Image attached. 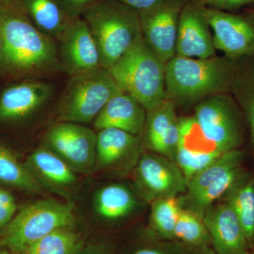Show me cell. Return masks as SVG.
<instances>
[{"instance_id":"cell-1","label":"cell","mask_w":254,"mask_h":254,"mask_svg":"<svg viewBox=\"0 0 254 254\" xmlns=\"http://www.w3.org/2000/svg\"><path fill=\"white\" fill-rule=\"evenodd\" d=\"M0 76L43 79L63 73L56 41L33 25L19 1L0 4Z\"/></svg>"},{"instance_id":"cell-2","label":"cell","mask_w":254,"mask_h":254,"mask_svg":"<svg viewBox=\"0 0 254 254\" xmlns=\"http://www.w3.org/2000/svg\"><path fill=\"white\" fill-rule=\"evenodd\" d=\"M237 73L231 59L214 56L208 59L175 55L165 64L167 98L187 105L233 88Z\"/></svg>"},{"instance_id":"cell-3","label":"cell","mask_w":254,"mask_h":254,"mask_svg":"<svg viewBox=\"0 0 254 254\" xmlns=\"http://www.w3.org/2000/svg\"><path fill=\"white\" fill-rule=\"evenodd\" d=\"M109 70L141 38L139 12L115 0H98L82 14Z\"/></svg>"},{"instance_id":"cell-4","label":"cell","mask_w":254,"mask_h":254,"mask_svg":"<svg viewBox=\"0 0 254 254\" xmlns=\"http://www.w3.org/2000/svg\"><path fill=\"white\" fill-rule=\"evenodd\" d=\"M165 64L141 37L109 71L120 90L148 112L168 99Z\"/></svg>"},{"instance_id":"cell-5","label":"cell","mask_w":254,"mask_h":254,"mask_svg":"<svg viewBox=\"0 0 254 254\" xmlns=\"http://www.w3.org/2000/svg\"><path fill=\"white\" fill-rule=\"evenodd\" d=\"M73 207L53 200H40L23 207L0 235V249L23 254L38 240L60 229L73 227Z\"/></svg>"},{"instance_id":"cell-6","label":"cell","mask_w":254,"mask_h":254,"mask_svg":"<svg viewBox=\"0 0 254 254\" xmlns=\"http://www.w3.org/2000/svg\"><path fill=\"white\" fill-rule=\"evenodd\" d=\"M120 92L109 70L103 67L70 77L58 102L57 121L81 125L94 121Z\"/></svg>"},{"instance_id":"cell-7","label":"cell","mask_w":254,"mask_h":254,"mask_svg":"<svg viewBox=\"0 0 254 254\" xmlns=\"http://www.w3.org/2000/svg\"><path fill=\"white\" fill-rule=\"evenodd\" d=\"M244 153L236 149L215 159L188 182L187 191L180 196L182 208L191 210L203 218L206 210L220 198H225L246 178Z\"/></svg>"},{"instance_id":"cell-8","label":"cell","mask_w":254,"mask_h":254,"mask_svg":"<svg viewBox=\"0 0 254 254\" xmlns=\"http://www.w3.org/2000/svg\"><path fill=\"white\" fill-rule=\"evenodd\" d=\"M202 131L222 153L238 149L242 125L236 105L226 93L200 100L193 115Z\"/></svg>"},{"instance_id":"cell-9","label":"cell","mask_w":254,"mask_h":254,"mask_svg":"<svg viewBox=\"0 0 254 254\" xmlns=\"http://www.w3.org/2000/svg\"><path fill=\"white\" fill-rule=\"evenodd\" d=\"M190 0H161L139 12L142 38L166 64L176 55L180 15Z\"/></svg>"},{"instance_id":"cell-10","label":"cell","mask_w":254,"mask_h":254,"mask_svg":"<svg viewBox=\"0 0 254 254\" xmlns=\"http://www.w3.org/2000/svg\"><path fill=\"white\" fill-rule=\"evenodd\" d=\"M44 141L75 173H88L96 165L97 134L81 124L58 123L47 132Z\"/></svg>"},{"instance_id":"cell-11","label":"cell","mask_w":254,"mask_h":254,"mask_svg":"<svg viewBox=\"0 0 254 254\" xmlns=\"http://www.w3.org/2000/svg\"><path fill=\"white\" fill-rule=\"evenodd\" d=\"M135 182L147 201L180 196L187 191L188 182L176 162L158 153L141 156L135 170Z\"/></svg>"},{"instance_id":"cell-12","label":"cell","mask_w":254,"mask_h":254,"mask_svg":"<svg viewBox=\"0 0 254 254\" xmlns=\"http://www.w3.org/2000/svg\"><path fill=\"white\" fill-rule=\"evenodd\" d=\"M56 42L60 66L68 78L102 67L99 50L81 16L70 20Z\"/></svg>"},{"instance_id":"cell-13","label":"cell","mask_w":254,"mask_h":254,"mask_svg":"<svg viewBox=\"0 0 254 254\" xmlns=\"http://www.w3.org/2000/svg\"><path fill=\"white\" fill-rule=\"evenodd\" d=\"M54 83L28 78L6 87L0 94V123H22L36 115L56 94Z\"/></svg>"},{"instance_id":"cell-14","label":"cell","mask_w":254,"mask_h":254,"mask_svg":"<svg viewBox=\"0 0 254 254\" xmlns=\"http://www.w3.org/2000/svg\"><path fill=\"white\" fill-rule=\"evenodd\" d=\"M207 22L213 31V43L229 59L254 53V25L247 18L203 6Z\"/></svg>"},{"instance_id":"cell-15","label":"cell","mask_w":254,"mask_h":254,"mask_svg":"<svg viewBox=\"0 0 254 254\" xmlns=\"http://www.w3.org/2000/svg\"><path fill=\"white\" fill-rule=\"evenodd\" d=\"M205 18L203 5L195 0L185 5L179 21L176 55L208 59L215 55L213 36Z\"/></svg>"},{"instance_id":"cell-16","label":"cell","mask_w":254,"mask_h":254,"mask_svg":"<svg viewBox=\"0 0 254 254\" xmlns=\"http://www.w3.org/2000/svg\"><path fill=\"white\" fill-rule=\"evenodd\" d=\"M180 128L175 162L189 182L223 153L206 138L194 117L180 119Z\"/></svg>"},{"instance_id":"cell-17","label":"cell","mask_w":254,"mask_h":254,"mask_svg":"<svg viewBox=\"0 0 254 254\" xmlns=\"http://www.w3.org/2000/svg\"><path fill=\"white\" fill-rule=\"evenodd\" d=\"M203 219L217 254H246L250 252L239 219L227 200L214 203Z\"/></svg>"},{"instance_id":"cell-18","label":"cell","mask_w":254,"mask_h":254,"mask_svg":"<svg viewBox=\"0 0 254 254\" xmlns=\"http://www.w3.org/2000/svg\"><path fill=\"white\" fill-rule=\"evenodd\" d=\"M147 111L134 98L122 91L108 102L93 121L95 130L118 128L142 136Z\"/></svg>"},{"instance_id":"cell-19","label":"cell","mask_w":254,"mask_h":254,"mask_svg":"<svg viewBox=\"0 0 254 254\" xmlns=\"http://www.w3.org/2000/svg\"><path fill=\"white\" fill-rule=\"evenodd\" d=\"M141 143V136L123 130H100L97 133L96 165L100 168L115 166L127 157L136 155Z\"/></svg>"},{"instance_id":"cell-20","label":"cell","mask_w":254,"mask_h":254,"mask_svg":"<svg viewBox=\"0 0 254 254\" xmlns=\"http://www.w3.org/2000/svg\"><path fill=\"white\" fill-rule=\"evenodd\" d=\"M26 165L38 181L41 180L55 188H66L76 182L72 168L46 146L33 152Z\"/></svg>"},{"instance_id":"cell-21","label":"cell","mask_w":254,"mask_h":254,"mask_svg":"<svg viewBox=\"0 0 254 254\" xmlns=\"http://www.w3.org/2000/svg\"><path fill=\"white\" fill-rule=\"evenodd\" d=\"M28 17L42 33L56 41L70 20L55 0H19Z\"/></svg>"},{"instance_id":"cell-22","label":"cell","mask_w":254,"mask_h":254,"mask_svg":"<svg viewBox=\"0 0 254 254\" xmlns=\"http://www.w3.org/2000/svg\"><path fill=\"white\" fill-rule=\"evenodd\" d=\"M0 184L33 193H41V182L9 148L0 143Z\"/></svg>"},{"instance_id":"cell-23","label":"cell","mask_w":254,"mask_h":254,"mask_svg":"<svg viewBox=\"0 0 254 254\" xmlns=\"http://www.w3.org/2000/svg\"><path fill=\"white\" fill-rule=\"evenodd\" d=\"M245 233L249 249L254 247V177L247 176L226 195Z\"/></svg>"},{"instance_id":"cell-24","label":"cell","mask_w":254,"mask_h":254,"mask_svg":"<svg viewBox=\"0 0 254 254\" xmlns=\"http://www.w3.org/2000/svg\"><path fill=\"white\" fill-rule=\"evenodd\" d=\"M136 205V198L131 190L120 185L105 187L98 192L95 209L102 218L115 220L125 218Z\"/></svg>"},{"instance_id":"cell-25","label":"cell","mask_w":254,"mask_h":254,"mask_svg":"<svg viewBox=\"0 0 254 254\" xmlns=\"http://www.w3.org/2000/svg\"><path fill=\"white\" fill-rule=\"evenodd\" d=\"M150 203V231L158 240H175V226L182 209L180 196L159 198Z\"/></svg>"},{"instance_id":"cell-26","label":"cell","mask_w":254,"mask_h":254,"mask_svg":"<svg viewBox=\"0 0 254 254\" xmlns=\"http://www.w3.org/2000/svg\"><path fill=\"white\" fill-rule=\"evenodd\" d=\"M83 247L81 236L72 227L60 229L38 240L23 254H79Z\"/></svg>"},{"instance_id":"cell-27","label":"cell","mask_w":254,"mask_h":254,"mask_svg":"<svg viewBox=\"0 0 254 254\" xmlns=\"http://www.w3.org/2000/svg\"><path fill=\"white\" fill-rule=\"evenodd\" d=\"M177 119L175 104L168 99L154 109L147 112L144 131L142 134L146 148L154 152L162 137Z\"/></svg>"},{"instance_id":"cell-28","label":"cell","mask_w":254,"mask_h":254,"mask_svg":"<svg viewBox=\"0 0 254 254\" xmlns=\"http://www.w3.org/2000/svg\"><path fill=\"white\" fill-rule=\"evenodd\" d=\"M175 240L188 247L211 245L203 219L191 210L182 208L175 226Z\"/></svg>"},{"instance_id":"cell-29","label":"cell","mask_w":254,"mask_h":254,"mask_svg":"<svg viewBox=\"0 0 254 254\" xmlns=\"http://www.w3.org/2000/svg\"><path fill=\"white\" fill-rule=\"evenodd\" d=\"M232 89L242 90L241 92L238 91L237 95H240L241 102L245 109L254 150V79L244 81L237 73Z\"/></svg>"},{"instance_id":"cell-30","label":"cell","mask_w":254,"mask_h":254,"mask_svg":"<svg viewBox=\"0 0 254 254\" xmlns=\"http://www.w3.org/2000/svg\"><path fill=\"white\" fill-rule=\"evenodd\" d=\"M17 204L11 192L0 187V235L16 215Z\"/></svg>"},{"instance_id":"cell-31","label":"cell","mask_w":254,"mask_h":254,"mask_svg":"<svg viewBox=\"0 0 254 254\" xmlns=\"http://www.w3.org/2000/svg\"><path fill=\"white\" fill-rule=\"evenodd\" d=\"M186 246L171 241L158 242L156 244L141 247L132 254H185Z\"/></svg>"},{"instance_id":"cell-32","label":"cell","mask_w":254,"mask_h":254,"mask_svg":"<svg viewBox=\"0 0 254 254\" xmlns=\"http://www.w3.org/2000/svg\"><path fill=\"white\" fill-rule=\"evenodd\" d=\"M69 20L81 17L82 14L98 0H55Z\"/></svg>"},{"instance_id":"cell-33","label":"cell","mask_w":254,"mask_h":254,"mask_svg":"<svg viewBox=\"0 0 254 254\" xmlns=\"http://www.w3.org/2000/svg\"><path fill=\"white\" fill-rule=\"evenodd\" d=\"M203 6H212V8L222 10L237 9L241 6L254 3V0H195Z\"/></svg>"},{"instance_id":"cell-34","label":"cell","mask_w":254,"mask_h":254,"mask_svg":"<svg viewBox=\"0 0 254 254\" xmlns=\"http://www.w3.org/2000/svg\"><path fill=\"white\" fill-rule=\"evenodd\" d=\"M115 1H120L139 11L150 7L161 0H115Z\"/></svg>"},{"instance_id":"cell-35","label":"cell","mask_w":254,"mask_h":254,"mask_svg":"<svg viewBox=\"0 0 254 254\" xmlns=\"http://www.w3.org/2000/svg\"><path fill=\"white\" fill-rule=\"evenodd\" d=\"M185 254H217L213 249L210 248L209 246L200 247H186Z\"/></svg>"},{"instance_id":"cell-36","label":"cell","mask_w":254,"mask_h":254,"mask_svg":"<svg viewBox=\"0 0 254 254\" xmlns=\"http://www.w3.org/2000/svg\"><path fill=\"white\" fill-rule=\"evenodd\" d=\"M0 254H16L14 252H10L9 250H4V249H0Z\"/></svg>"},{"instance_id":"cell-37","label":"cell","mask_w":254,"mask_h":254,"mask_svg":"<svg viewBox=\"0 0 254 254\" xmlns=\"http://www.w3.org/2000/svg\"><path fill=\"white\" fill-rule=\"evenodd\" d=\"M19 0H0V4H9V3L15 2Z\"/></svg>"},{"instance_id":"cell-38","label":"cell","mask_w":254,"mask_h":254,"mask_svg":"<svg viewBox=\"0 0 254 254\" xmlns=\"http://www.w3.org/2000/svg\"><path fill=\"white\" fill-rule=\"evenodd\" d=\"M1 46H2V36H1V28H0V49H1Z\"/></svg>"},{"instance_id":"cell-39","label":"cell","mask_w":254,"mask_h":254,"mask_svg":"<svg viewBox=\"0 0 254 254\" xmlns=\"http://www.w3.org/2000/svg\"><path fill=\"white\" fill-rule=\"evenodd\" d=\"M246 254H254V251H253V252H251V251H250V252H249L248 253H247Z\"/></svg>"},{"instance_id":"cell-40","label":"cell","mask_w":254,"mask_h":254,"mask_svg":"<svg viewBox=\"0 0 254 254\" xmlns=\"http://www.w3.org/2000/svg\"><path fill=\"white\" fill-rule=\"evenodd\" d=\"M253 18H254V14H253Z\"/></svg>"}]
</instances>
